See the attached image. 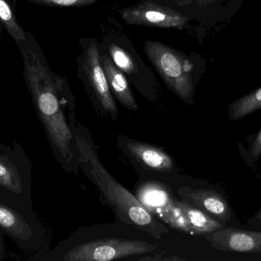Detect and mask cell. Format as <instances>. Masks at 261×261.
Returning a JSON list of instances; mask_svg holds the SVG:
<instances>
[{"mask_svg":"<svg viewBox=\"0 0 261 261\" xmlns=\"http://www.w3.org/2000/svg\"><path fill=\"white\" fill-rule=\"evenodd\" d=\"M0 123H1V119H0Z\"/></svg>","mask_w":261,"mask_h":261,"instance_id":"d4e9b609","label":"cell"},{"mask_svg":"<svg viewBox=\"0 0 261 261\" xmlns=\"http://www.w3.org/2000/svg\"><path fill=\"white\" fill-rule=\"evenodd\" d=\"M138 200L146 209L175 229L193 234L187 219L170 190L156 182L143 184L137 193Z\"/></svg>","mask_w":261,"mask_h":261,"instance_id":"52a82bcc","label":"cell"},{"mask_svg":"<svg viewBox=\"0 0 261 261\" xmlns=\"http://www.w3.org/2000/svg\"><path fill=\"white\" fill-rule=\"evenodd\" d=\"M9 1L12 3V5L14 7L16 8L17 3H18V0H9Z\"/></svg>","mask_w":261,"mask_h":261,"instance_id":"7402d4cb","label":"cell"},{"mask_svg":"<svg viewBox=\"0 0 261 261\" xmlns=\"http://www.w3.org/2000/svg\"><path fill=\"white\" fill-rule=\"evenodd\" d=\"M144 51L169 88L181 99H190L194 90L191 61L177 51L159 41H146Z\"/></svg>","mask_w":261,"mask_h":261,"instance_id":"5b68a950","label":"cell"},{"mask_svg":"<svg viewBox=\"0 0 261 261\" xmlns=\"http://www.w3.org/2000/svg\"><path fill=\"white\" fill-rule=\"evenodd\" d=\"M260 109L261 87L232 103L228 110V116L231 121H239Z\"/></svg>","mask_w":261,"mask_h":261,"instance_id":"2e32d148","label":"cell"},{"mask_svg":"<svg viewBox=\"0 0 261 261\" xmlns=\"http://www.w3.org/2000/svg\"><path fill=\"white\" fill-rule=\"evenodd\" d=\"M32 164L18 143L0 144V197L32 207Z\"/></svg>","mask_w":261,"mask_h":261,"instance_id":"3957f363","label":"cell"},{"mask_svg":"<svg viewBox=\"0 0 261 261\" xmlns=\"http://www.w3.org/2000/svg\"><path fill=\"white\" fill-rule=\"evenodd\" d=\"M193 234H210L222 228V224L199 208L182 201L177 200Z\"/></svg>","mask_w":261,"mask_h":261,"instance_id":"5bb4252c","label":"cell"},{"mask_svg":"<svg viewBox=\"0 0 261 261\" xmlns=\"http://www.w3.org/2000/svg\"><path fill=\"white\" fill-rule=\"evenodd\" d=\"M251 155L253 157H258L261 154V129L259 133L256 136L252 145H251Z\"/></svg>","mask_w":261,"mask_h":261,"instance_id":"d6986e66","label":"cell"},{"mask_svg":"<svg viewBox=\"0 0 261 261\" xmlns=\"http://www.w3.org/2000/svg\"><path fill=\"white\" fill-rule=\"evenodd\" d=\"M141 260H182L184 259L180 258V257H170V258H162V257H147V258H143Z\"/></svg>","mask_w":261,"mask_h":261,"instance_id":"44dd1931","label":"cell"},{"mask_svg":"<svg viewBox=\"0 0 261 261\" xmlns=\"http://www.w3.org/2000/svg\"><path fill=\"white\" fill-rule=\"evenodd\" d=\"M0 231L26 254H38L41 250L42 225L32 207L0 197Z\"/></svg>","mask_w":261,"mask_h":261,"instance_id":"277c9868","label":"cell"},{"mask_svg":"<svg viewBox=\"0 0 261 261\" xmlns=\"http://www.w3.org/2000/svg\"><path fill=\"white\" fill-rule=\"evenodd\" d=\"M256 219H257V220L261 221V208L259 210L257 216H256Z\"/></svg>","mask_w":261,"mask_h":261,"instance_id":"603a6c76","label":"cell"},{"mask_svg":"<svg viewBox=\"0 0 261 261\" xmlns=\"http://www.w3.org/2000/svg\"><path fill=\"white\" fill-rule=\"evenodd\" d=\"M3 26L2 23L0 22V40H1L2 30H3Z\"/></svg>","mask_w":261,"mask_h":261,"instance_id":"cb8c5ba5","label":"cell"},{"mask_svg":"<svg viewBox=\"0 0 261 261\" xmlns=\"http://www.w3.org/2000/svg\"><path fill=\"white\" fill-rule=\"evenodd\" d=\"M16 44L22 58L23 76L37 116L55 157L68 170L76 143L66 113L68 92L65 81L51 72L41 46L30 32Z\"/></svg>","mask_w":261,"mask_h":261,"instance_id":"6da1fadb","label":"cell"},{"mask_svg":"<svg viewBox=\"0 0 261 261\" xmlns=\"http://www.w3.org/2000/svg\"><path fill=\"white\" fill-rule=\"evenodd\" d=\"M101 0H29L32 4L50 7L79 8L90 6Z\"/></svg>","mask_w":261,"mask_h":261,"instance_id":"ac0fdd59","label":"cell"},{"mask_svg":"<svg viewBox=\"0 0 261 261\" xmlns=\"http://www.w3.org/2000/svg\"><path fill=\"white\" fill-rule=\"evenodd\" d=\"M127 147L132 156L150 170L168 171L173 167L172 158L158 147L137 141L128 143Z\"/></svg>","mask_w":261,"mask_h":261,"instance_id":"7c38bea8","label":"cell"},{"mask_svg":"<svg viewBox=\"0 0 261 261\" xmlns=\"http://www.w3.org/2000/svg\"><path fill=\"white\" fill-rule=\"evenodd\" d=\"M6 249H5L4 244H3V239L0 234V261H3L6 258Z\"/></svg>","mask_w":261,"mask_h":261,"instance_id":"ffe728a7","label":"cell"},{"mask_svg":"<svg viewBox=\"0 0 261 261\" xmlns=\"http://www.w3.org/2000/svg\"><path fill=\"white\" fill-rule=\"evenodd\" d=\"M101 62L108 81L110 90L114 93L119 102L130 110H137L138 104L134 98L128 81L124 72L118 68L111 58L103 55L101 56Z\"/></svg>","mask_w":261,"mask_h":261,"instance_id":"8fae6325","label":"cell"},{"mask_svg":"<svg viewBox=\"0 0 261 261\" xmlns=\"http://www.w3.org/2000/svg\"><path fill=\"white\" fill-rule=\"evenodd\" d=\"M216 248L241 253H261V232L233 228L218 230L212 235Z\"/></svg>","mask_w":261,"mask_h":261,"instance_id":"30bf717a","label":"cell"},{"mask_svg":"<svg viewBox=\"0 0 261 261\" xmlns=\"http://www.w3.org/2000/svg\"><path fill=\"white\" fill-rule=\"evenodd\" d=\"M195 204L204 211L221 220H228L231 211L226 200L221 195L213 190L196 189L187 192Z\"/></svg>","mask_w":261,"mask_h":261,"instance_id":"4fadbf2b","label":"cell"},{"mask_svg":"<svg viewBox=\"0 0 261 261\" xmlns=\"http://www.w3.org/2000/svg\"><path fill=\"white\" fill-rule=\"evenodd\" d=\"M72 130L74 135L76 149L80 153V161L84 164L95 183L107 198V201L117 210L121 216L128 219L132 223L143 228L152 235L160 239L167 230L161 226L145 207L130 193L116 180L98 158L97 153L91 141L86 135L80 132L71 121Z\"/></svg>","mask_w":261,"mask_h":261,"instance_id":"7a4b0ae2","label":"cell"},{"mask_svg":"<svg viewBox=\"0 0 261 261\" xmlns=\"http://www.w3.org/2000/svg\"><path fill=\"white\" fill-rule=\"evenodd\" d=\"M121 15L127 24L147 27L182 29L188 22L187 16L181 12L150 0L122 9Z\"/></svg>","mask_w":261,"mask_h":261,"instance_id":"ba28073f","label":"cell"},{"mask_svg":"<svg viewBox=\"0 0 261 261\" xmlns=\"http://www.w3.org/2000/svg\"><path fill=\"white\" fill-rule=\"evenodd\" d=\"M111 59L115 65L127 75H133L138 72V67L132 57L117 44H112L109 48Z\"/></svg>","mask_w":261,"mask_h":261,"instance_id":"e0dca14e","label":"cell"},{"mask_svg":"<svg viewBox=\"0 0 261 261\" xmlns=\"http://www.w3.org/2000/svg\"><path fill=\"white\" fill-rule=\"evenodd\" d=\"M156 247L142 241L99 239L77 245L61 259L65 261H110L153 252Z\"/></svg>","mask_w":261,"mask_h":261,"instance_id":"8992f818","label":"cell"},{"mask_svg":"<svg viewBox=\"0 0 261 261\" xmlns=\"http://www.w3.org/2000/svg\"><path fill=\"white\" fill-rule=\"evenodd\" d=\"M84 72L89 85L101 107L112 116L116 118L118 114L117 107L112 95L101 62L99 48L96 43H91L87 49L84 61Z\"/></svg>","mask_w":261,"mask_h":261,"instance_id":"9c48e42d","label":"cell"},{"mask_svg":"<svg viewBox=\"0 0 261 261\" xmlns=\"http://www.w3.org/2000/svg\"><path fill=\"white\" fill-rule=\"evenodd\" d=\"M0 22L16 44L27 36V32L18 22L15 8L9 0H0Z\"/></svg>","mask_w":261,"mask_h":261,"instance_id":"9a60e30c","label":"cell"}]
</instances>
